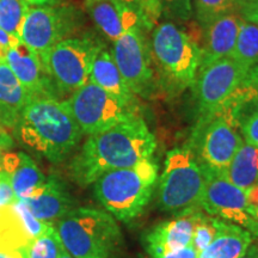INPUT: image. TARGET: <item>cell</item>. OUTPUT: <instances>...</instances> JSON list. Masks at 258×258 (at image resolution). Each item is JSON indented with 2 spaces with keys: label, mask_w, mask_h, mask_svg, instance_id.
I'll return each mask as SVG.
<instances>
[{
  "label": "cell",
  "mask_w": 258,
  "mask_h": 258,
  "mask_svg": "<svg viewBox=\"0 0 258 258\" xmlns=\"http://www.w3.org/2000/svg\"><path fill=\"white\" fill-rule=\"evenodd\" d=\"M246 194V206L250 217L258 222V184L250 188Z\"/></svg>",
  "instance_id": "obj_35"
},
{
  "label": "cell",
  "mask_w": 258,
  "mask_h": 258,
  "mask_svg": "<svg viewBox=\"0 0 258 258\" xmlns=\"http://www.w3.org/2000/svg\"><path fill=\"white\" fill-rule=\"evenodd\" d=\"M237 2L238 0H194L192 9L196 21L201 29H205L220 16L237 11Z\"/></svg>",
  "instance_id": "obj_27"
},
{
  "label": "cell",
  "mask_w": 258,
  "mask_h": 258,
  "mask_svg": "<svg viewBox=\"0 0 258 258\" xmlns=\"http://www.w3.org/2000/svg\"><path fill=\"white\" fill-rule=\"evenodd\" d=\"M237 12L245 21L258 25V0H238Z\"/></svg>",
  "instance_id": "obj_32"
},
{
  "label": "cell",
  "mask_w": 258,
  "mask_h": 258,
  "mask_svg": "<svg viewBox=\"0 0 258 258\" xmlns=\"http://www.w3.org/2000/svg\"><path fill=\"white\" fill-rule=\"evenodd\" d=\"M247 80L252 84L254 88L258 89V63L249 71V73H247Z\"/></svg>",
  "instance_id": "obj_43"
},
{
  "label": "cell",
  "mask_w": 258,
  "mask_h": 258,
  "mask_svg": "<svg viewBox=\"0 0 258 258\" xmlns=\"http://www.w3.org/2000/svg\"><path fill=\"white\" fill-rule=\"evenodd\" d=\"M224 176L244 191L258 184V148L246 143L241 145Z\"/></svg>",
  "instance_id": "obj_23"
},
{
  "label": "cell",
  "mask_w": 258,
  "mask_h": 258,
  "mask_svg": "<svg viewBox=\"0 0 258 258\" xmlns=\"http://www.w3.org/2000/svg\"><path fill=\"white\" fill-rule=\"evenodd\" d=\"M205 191L200 207L206 214L232 222L245 228L258 238V222L250 217L246 194L235 186L224 175H206Z\"/></svg>",
  "instance_id": "obj_13"
},
{
  "label": "cell",
  "mask_w": 258,
  "mask_h": 258,
  "mask_svg": "<svg viewBox=\"0 0 258 258\" xmlns=\"http://www.w3.org/2000/svg\"><path fill=\"white\" fill-rule=\"evenodd\" d=\"M59 258H73L72 256H71V254L69 253V252H67V251L66 250H62V252H61L60 253V256H59Z\"/></svg>",
  "instance_id": "obj_45"
},
{
  "label": "cell",
  "mask_w": 258,
  "mask_h": 258,
  "mask_svg": "<svg viewBox=\"0 0 258 258\" xmlns=\"http://www.w3.org/2000/svg\"><path fill=\"white\" fill-rule=\"evenodd\" d=\"M156 148L154 134L141 116H135L103 133L89 137L71 160V177L85 188L103 173L150 159Z\"/></svg>",
  "instance_id": "obj_1"
},
{
  "label": "cell",
  "mask_w": 258,
  "mask_h": 258,
  "mask_svg": "<svg viewBox=\"0 0 258 258\" xmlns=\"http://www.w3.org/2000/svg\"><path fill=\"white\" fill-rule=\"evenodd\" d=\"M16 202L18 201L16 199L15 191L12 189L11 183H10L9 177L2 171V173H0V207L14 205Z\"/></svg>",
  "instance_id": "obj_34"
},
{
  "label": "cell",
  "mask_w": 258,
  "mask_h": 258,
  "mask_svg": "<svg viewBox=\"0 0 258 258\" xmlns=\"http://www.w3.org/2000/svg\"><path fill=\"white\" fill-rule=\"evenodd\" d=\"M138 2L148 21L156 25L163 15V2L161 0H138Z\"/></svg>",
  "instance_id": "obj_33"
},
{
  "label": "cell",
  "mask_w": 258,
  "mask_h": 258,
  "mask_svg": "<svg viewBox=\"0 0 258 258\" xmlns=\"http://www.w3.org/2000/svg\"><path fill=\"white\" fill-rule=\"evenodd\" d=\"M31 99L6 62L0 64V124L14 133L19 116Z\"/></svg>",
  "instance_id": "obj_21"
},
{
  "label": "cell",
  "mask_w": 258,
  "mask_h": 258,
  "mask_svg": "<svg viewBox=\"0 0 258 258\" xmlns=\"http://www.w3.org/2000/svg\"><path fill=\"white\" fill-rule=\"evenodd\" d=\"M5 55H6V49L0 47V64L5 62Z\"/></svg>",
  "instance_id": "obj_44"
},
{
  "label": "cell",
  "mask_w": 258,
  "mask_h": 258,
  "mask_svg": "<svg viewBox=\"0 0 258 258\" xmlns=\"http://www.w3.org/2000/svg\"><path fill=\"white\" fill-rule=\"evenodd\" d=\"M111 258H116V257H111Z\"/></svg>",
  "instance_id": "obj_46"
},
{
  "label": "cell",
  "mask_w": 258,
  "mask_h": 258,
  "mask_svg": "<svg viewBox=\"0 0 258 258\" xmlns=\"http://www.w3.org/2000/svg\"><path fill=\"white\" fill-rule=\"evenodd\" d=\"M32 240L17 202L0 207V249H27Z\"/></svg>",
  "instance_id": "obj_24"
},
{
  "label": "cell",
  "mask_w": 258,
  "mask_h": 258,
  "mask_svg": "<svg viewBox=\"0 0 258 258\" xmlns=\"http://www.w3.org/2000/svg\"><path fill=\"white\" fill-rule=\"evenodd\" d=\"M244 144L240 125L227 109L202 115L186 144L206 175H225L234 154Z\"/></svg>",
  "instance_id": "obj_8"
},
{
  "label": "cell",
  "mask_w": 258,
  "mask_h": 258,
  "mask_svg": "<svg viewBox=\"0 0 258 258\" xmlns=\"http://www.w3.org/2000/svg\"><path fill=\"white\" fill-rule=\"evenodd\" d=\"M62 250V243L54 226L31 241L28 246V258H59Z\"/></svg>",
  "instance_id": "obj_28"
},
{
  "label": "cell",
  "mask_w": 258,
  "mask_h": 258,
  "mask_svg": "<svg viewBox=\"0 0 258 258\" xmlns=\"http://www.w3.org/2000/svg\"><path fill=\"white\" fill-rule=\"evenodd\" d=\"M254 240L253 235L240 226L220 220L212 243L199 253V258H240Z\"/></svg>",
  "instance_id": "obj_22"
},
{
  "label": "cell",
  "mask_w": 258,
  "mask_h": 258,
  "mask_svg": "<svg viewBox=\"0 0 258 258\" xmlns=\"http://www.w3.org/2000/svg\"><path fill=\"white\" fill-rule=\"evenodd\" d=\"M240 133L245 143L258 148V106L240 122Z\"/></svg>",
  "instance_id": "obj_30"
},
{
  "label": "cell",
  "mask_w": 258,
  "mask_h": 258,
  "mask_svg": "<svg viewBox=\"0 0 258 258\" xmlns=\"http://www.w3.org/2000/svg\"><path fill=\"white\" fill-rule=\"evenodd\" d=\"M206 180V173L188 145L172 148L166 154L165 166L158 180V207L175 217L199 211Z\"/></svg>",
  "instance_id": "obj_6"
},
{
  "label": "cell",
  "mask_w": 258,
  "mask_h": 258,
  "mask_svg": "<svg viewBox=\"0 0 258 258\" xmlns=\"http://www.w3.org/2000/svg\"><path fill=\"white\" fill-rule=\"evenodd\" d=\"M147 30L134 25L112 42L111 54L125 84L134 95L146 97L156 89V72Z\"/></svg>",
  "instance_id": "obj_11"
},
{
  "label": "cell",
  "mask_w": 258,
  "mask_h": 258,
  "mask_svg": "<svg viewBox=\"0 0 258 258\" xmlns=\"http://www.w3.org/2000/svg\"><path fill=\"white\" fill-rule=\"evenodd\" d=\"M249 71L232 57L200 69L194 89L200 116L218 111L243 85Z\"/></svg>",
  "instance_id": "obj_12"
},
{
  "label": "cell",
  "mask_w": 258,
  "mask_h": 258,
  "mask_svg": "<svg viewBox=\"0 0 258 258\" xmlns=\"http://www.w3.org/2000/svg\"><path fill=\"white\" fill-rule=\"evenodd\" d=\"M5 62L23 88L30 93L32 99L38 97L57 99L40 56L24 42L19 41L6 50Z\"/></svg>",
  "instance_id": "obj_14"
},
{
  "label": "cell",
  "mask_w": 258,
  "mask_h": 258,
  "mask_svg": "<svg viewBox=\"0 0 258 258\" xmlns=\"http://www.w3.org/2000/svg\"><path fill=\"white\" fill-rule=\"evenodd\" d=\"M202 209L176 215L171 220L160 222L145 234L146 251L151 258L184 249L191 245L194 227Z\"/></svg>",
  "instance_id": "obj_15"
},
{
  "label": "cell",
  "mask_w": 258,
  "mask_h": 258,
  "mask_svg": "<svg viewBox=\"0 0 258 258\" xmlns=\"http://www.w3.org/2000/svg\"><path fill=\"white\" fill-rule=\"evenodd\" d=\"M14 147V139L11 137V132L0 124V171L2 170V159L10 148Z\"/></svg>",
  "instance_id": "obj_36"
},
{
  "label": "cell",
  "mask_w": 258,
  "mask_h": 258,
  "mask_svg": "<svg viewBox=\"0 0 258 258\" xmlns=\"http://www.w3.org/2000/svg\"><path fill=\"white\" fill-rule=\"evenodd\" d=\"M55 230L63 249L73 258H111L123 237L116 219L93 207L74 208L56 221Z\"/></svg>",
  "instance_id": "obj_5"
},
{
  "label": "cell",
  "mask_w": 258,
  "mask_h": 258,
  "mask_svg": "<svg viewBox=\"0 0 258 258\" xmlns=\"http://www.w3.org/2000/svg\"><path fill=\"white\" fill-rule=\"evenodd\" d=\"M158 164L145 159L137 165L103 173L93 183V195L116 220L129 222L146 208L158 182Z\"/></svg>",
  "instance_id": "obj_4"
},
{
  "label": "cell",
  "mask_w": 258,
  "mask_h": 258,
  "mask_svg": "<svg viewBox=\"0 0 258 258\" xmlns=\"http://www.w3.org/2000/svg\"><path fill=\"white\" fill-rule=\"evenodd\" d=\"M22 202L28 211L38 220L51 222L59 221L76 207V200L72 198L62 180L55 176L47 177L46 184L32 198Z\"/></svg>",
  "instance_id": "obj_18"
},
{
  "label": "cell",
  "mask_w": 258,
  "mask_h": 258,
  "mask_svg": "<svg viewBox=\"0 0 258 258\" xmlns=\"http://www.w3.org/2000/svg\"><path fill=\"white\" fill-rule=\"evenodd\" d=\"M12 134L24 147L54 164L66 160L83 137L62 101L51 97L31 99Z\"/></svg>",
  "instance_id": "obj_2"
},
{
  "label": "cell",
  "mask_w": 258,
  "mask_h": 258,
  "mask_svg": "<svg viewBox=\"0 0 258 258\" xmlns=\"http://www.w3.org/2000/svg\"><path fill=\"white\" fill-rule=\"evenodd\" d=\"M105 43L91 31L59 42L41 62L49 78L56 98L71 96L89 83L93 60Z\"/></svg>",
  "instance_id": "obj_7"
},
{
  "label": "cell",
  "mask_w": 258,
  "mask_h": 258,
  "mask_svg": "<svg viewBox=\"0 0 258 258\" xmlns=\"http://www.w3.org/2000/svg\"><path fill=\"white\" fill-rule=\"evenodd\" d=\"M2 170L9 177L17 201L32 198L47 182V176L23 152H6L2 159Z\"/></svg>",
  "instance_id": "obj_19"
},
{
  "label": "cell",
  "mask_w": 258,
  "mask_h": 258,
  "mask_svg": "<svg viewBox=\"0 0 258 258\" xmlns=\"http://www.w3.org/2000/svg\"><path fill=\"white\" fill-rule=\"evenodd\" d=\"M63 105L79 125L83 134L103 133L121 122L140 116L137 106L125 105L104 90L88 83L66 99Z\"/></svg>",
  "instance_id": "obj_10"
},
{
  "label": "cell",
  "mask_w": 258,
  "mask_h": 258,
  "mask_svg": "<svg viewBox=\"0 0 258 258\" xmlns=\"http://www.w3.org/2000/svg\"><path fill=\"white\" fill-rule=\"evenodd\" d=\"M0 258H28L27 249H0Z\"/></svg>",
  "instance_id": "obj_38"
},
{
  "label": "cell",
  "mask_w": 258,
  "mask_h": 258,
  "mask_svg": "<svg viewBox=\"0 0 258 258\" xmlns=\"http://www.w3.org/2000/svg\"><path fill=\"white\" fill-rule=\"evenodd\" d=\"M19 41H21L19 38L12 36V35H10L6 31L0 29V47L2 48H4V49L8 50L9 48L14 47L15 44H17Z\"/></svg>",
  "instance_id": "obj_39"
},
{
  "label": "cell",
  "mask_w": 258,
  "mask_h": 258,
  "mask_svg": "<svg viewBox=\"0 0 258 258\" xmlns=\"http://www.w3.org/2000/svg\"><path fill=\"white\" fill-rule=\"evenodd\" d=\"M0 173H2V171H0Z\"/></svg>",
  "instance_id": "obj_47"
},
{
  "label": "cell",
  "mask_w": 258,
  "mask_h": 258,
  "mask_svg": "<svg viewBox=\"0 0 258 258\" xmlns=\"http://www.w3.org/2000/svg\"><path fill=\"white\" fill-rule=\"evenodd\" d=\"M29 9L30 6L24 0H0V29L21 40Z\"/></svg>",
  "instance_id": "obj_26"
},
{
  "label": "cell",
  "mask_w": 258,
  "mask_h": 258,
  "mask_svg": "<svg viewBox=\"0 0 258 258\" xmlns=\"http://www.w3.org/2000/svg\"><path fill=\"white\" fill-rule=\"evenodd\" d=\"M24 2L35 6H51L59 4L60 0H24Z\"/></svg>",
  "instance_id": "obj_42"
},
{
  "label": "cell",
  "mask_w": 258,
  "mask_h": 258,
  "mask_svg": "<svg viewBox=\"0 0 258 258\" xmlns=\"http://www.w3.org/2000/svg\"><path fill=\"white\" fill-rule=\"evenodd\" d=\"M243 18L237 11L228 12L214 19L203 30L200 69L208 66L215 61L231 57L233 53L238 32Z\"/></svg>",
  "instance_id": "obj_17"
},
{
  "label": "cell",
  "mask_w": 258,
  "mask_h": 258,
  "mask_svg": "<svg viewBox=\"0 0 258 258\" xmlns=\"http://www.w3.org/2000/svg\"><path fill=\"white\" fill-rule=\"evenodd\" d=\"M114 2L121 3V4L128 6L129 9L134 10V11L138 12L139 15L143 16L145 19H147V17H146V16H145V14L143 12V10H141V6H140V4H139L138 0H114ZM147 21H148V19H147ZM148 22H150V21H148ZM150 23H151V22H150ZM151 24H152V23H151Z\"/></svg>",
  "instance_id": "obj_40"
},
{
  "label": "cell",
  "mask_w": 258,
  "mask_h": 258,
  "mask_svg": "<svg viewBox=\"0 0 258 258\" xmlns=\"http://www.w3.org/2000/svg\"><path fill=\"white\" fill-rule=\"evenodd\" d=\"M240 258H258V239L252 241V244L250 245L249 249L246 250V252H245Z\"/></svg>",
  "instance_id": "obj_41"
},
{
  "label": "cell",
  "mask_w": 258,
  "mask_h": 258,
  "mask_svg": "<svg viewBox=\"0 0 258 258\" xmlns=\"http://www.w3.org/2000/svg\"><path fill=\"white\" fill-rule=\"evenodd\" d=\"M220 220L221 219L205 214L203 212L200 213L198 221H196L195 227H194L191 240V246L199 253L205 250L214 239V237L218 233Z\"/></svg>",
  "instance_id": "obj_29"
},
{
  "label": "cell",
  "mask_w": 258,
  "mask_h": 258,
  "mask_svg": "<svg viewBox=\"0 0 258 258\" xmlns=\"http://www.w3.org/2000/svg\"><path fill=\"white\" fill-rule=\"evenodd\" d=\"M84 24L83 11L73 4L34 6L25 17L21 41L41 59L59 42L82 34Z\"/></svg>",
  "instance_id": "obj_9"
},
{
  "label": "cell",
  "mask_w": 258,
  "mask_h": 258,
  "mask_svg": "<svg viewBox=\"0 0 258 258\" xmlns=\"http://www.w3.org/2000/svg\"><path fill=\"white\" fill-rule=\"evenodd\" d=\"M151 50L157 83L170 95L191 88L201 60V48L188 32L172 22L154 25Z\"/></svg>",
  "instance_id": "obj_3"
},
{
  "label": "cell",
  "mask_w": 258,
  "mask_h": 258,
  "mask_svg": "<svg viewBox=\"0 0 258 258\" xmlns=\"http://www.w3.org/2000/svg\"><path fill=\"white\" fill-rule=\"evenodd\" d=\"M163 9L179 21H189L192 16V0H161Z\"/></svg>",
  "instance_id": "obj_31"
},
{
  "label": "cell",
  "mask_w": 258,
  "mask_h": 258,
  "mask_svg": "<svg viewBox=\"0 0 258 258\" xmlns=\"http://www.w3.org/2000/svg\"><path fill=\"white\" fill-rule=\"evenodd\" d=\"M232 59L250 71L258 63V25L243 19Z\"/></svg>",
  "instance_id": "obj_25"
},
{
  "label": "cell",
  "mask_w": 258,
  "mask_h": 258,
  "mask_svg": "<svg viewBox=\"0 0 258 258\" xmlns=\"http://www.w3.org/2000/svg\"><path fill=\"white\" fill-rule=\"evenodd\" d=\"M156 258H199V252L190 245V246L184 247V249L171 251V252L164 253Z\"/></svg>",
  "instance_id": "obj_37"
},
{
  "label": "cell",
  "mask_w": 258,
  "mask_h": 258,
  "mask_svg": "<svg viewBox=\"0 0 258 258\" xmlns=\"http://www.w3.org/2000/svg\"><path fill=\"white\" fill-rule=\"evenodd\" d=\"M89 82L110 93L125 105L137 106V99L125 84L112 57L111 50L102 48L93 60Z\"/></svg>",
  "instance_id": "obj_20"
},
{
  "label": "cell",
  "mask_w": 258,
  "mask_h": 258,
  "mask_svg": "<svg viewBox=\"0 0 258 258\" xmlns=\"http://www.w3.org/2000/svg\"><path fill=\"white\" fill-rule=\"evenodd\" d=\"M84 5L96 28L111 42L134 25H143L147 31L154 27L134 10L114 0H84Z\"/></svg>",
  "instance_id": "obj_16"
}]
</instances>
